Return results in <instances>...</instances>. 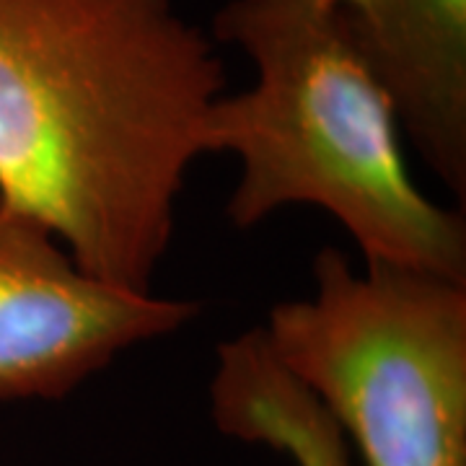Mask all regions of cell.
<instances>
[{"label":"cell","instance_id":"3","mask_svg":"<svg viewBox=\"0 0 466 466\" xmlns=\"http://www.w3.org/2000/svg\"><path fill=\"white\" fill-rule=\"evenodd\" d=\"M262 327L363 466H466V280L327 247Z\"/></svg>","mask_w":466,"mask_h":466},{"label":"cell","instance_id":"6","mask_svg":"<svg viewBox=\"0 0 466 466\" xmlns=\"http://www.w3.org/2000/svg\"><path fill=\"white\" fill-rule=\"evenodd\" d=\"M208 400L226 438L278 451L293 466H358L339 425L278 363L262 327L218 345Z\"/></svg>","mask_w":466,"mask_h":466},{"label":"cell","instance_id":"1","mask_svg":"<svg viewBox=\"0 0 466 466\" xmlns=\"http://www.w3.org/2000/svg\"><path fill=\"white\" fill-rule=\"evenodd\" d=\"M226 84L177 0H0V195L88 275L153 293Z\"/></svg>","mask_w":466,"mask_h":466},{"label":"cell","instance_id":"7","mask_svg":"<svg viewBox=\"0 0 466 466\" xmlns=\"http://www.w3.org/2000/svg\"><path fill=\"white\" fill-rule=\"evenodd\" d=\"M321 3H327V5H337V8H342V11H355V8H360L366 0H321Z\"/></svg>","mask_w":466,"mask_h":466},{"label":"cell","instance_id":"5","mask_svg":"<svg viewBox=\"0 0 466 466\" xmlns=\"http://www.w3.org/2000/svg\"><path fill=\"white\" fill-rule=\"evenodd\" d=\"M400 130L466 202V0H366L345 11Z\"/></svg>","mask_w":466,"mask_h":466},{"label":"cell","instance_id":"2","mask_svg":"<svg viewBox=\"0 0 466 466\" xmlns=\"http://www.w3.org/2000/svg\"><path fill=\"white\" fill-rule=\"evenodd\" d=\"M213 39L244 52L254 84L208 116V153H231L226 202L251 231L283 208H319L350 233L363 262L466 280V220L412 179L400 119L350 34L321 0H228Z\"/></svg>","mask_w":466,"mask_h":466},{"label":"cell","instance_id":"4","mask_svg":"<svg viewBox=\"0 0 466 466\" xmlns=\"http://www.w3.org/2000/svg\"><path fill=\"white\" fill-rule=\"evenodd\" d=\"M198 314L195 300L88 275L39 218L0 195V401L66 400L122 352Z\"/></svg>","mask_w":466,"mask_h":466}]
</instances>
